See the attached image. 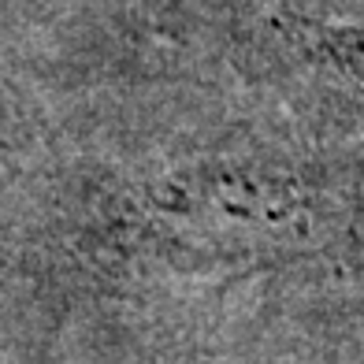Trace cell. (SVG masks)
<instances>
[{
  "instance_id": "cell-1",
  "label": "cell",
  "mask_w": 364,
  "mask_h": 364,
  "mask_svg": "<svg viewBox=\"0 0 364 364\" xmlns=\"http://www.w3.org/2000/svg\"><path fill=\"white\" fill-rule=\"evenodd\" d=\"M272 26L290 53L364 86V23H323L283 8L272 15Z\"/></svg>"
}]
</instances>
